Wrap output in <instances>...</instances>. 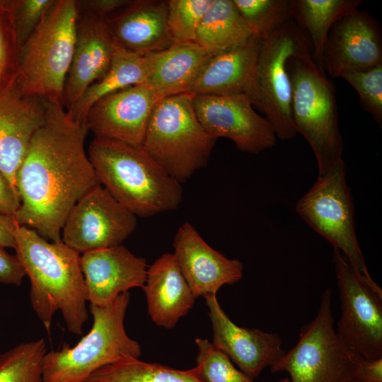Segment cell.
<instances>
[{"label":"cell","instance_id":"cell-1","mask_svg":"<svg viewBox=\"0 0 382 382\" xmlns=\"http://www.w3.org/2000/svg\"><path fill=\"white\" fill-rule=\"evenodd\" d=\"M88 128L62 105L46 102L44 123L35 133L16 173L19 225L52 242L78 200L100 185L85 149Z\"/></svg>","mask_w":382,"mask_h":382},{"label":"cell","instance_id":"cell-2","mask_svg":"<svg viewBox=\"0 0 382 382\" xmlns=\"http://www.w3.org/2000/svg\"><path fill=\"white\" fill-rule=\"evenodd\" d=\"M16 255L30 282L32 308L50 332L60 311L69 331L81 335L88 319L81 255L63 241H48L35 230L16 224Z\"/></svg>","mask_w":382,"mask_h":382},{"label":"cell","instance_id":"cell-3","mask_svg":"<svg viewBox=\"0 0 382 382\" xmlns=\"http://www.w3.org/2000/svg\"><path fill=\"white\" fill-rule=\"evenodd\" d=\"M87 154L99 183L137 216L151 217L180 204L181 183L141 146L95 137Z\"/></svg>","mask_w":382,"mask_h":382},{"label":"cell","instance_id":"cell-4","mask_svg":"<svg viewBox=\"0 0 382 382\" xmlns=\"http://www.w3.org/2000/svg\"><path fill=\"white\" fill-rule=\"evenodd\" d=\"M287 69L294 127L314 153L318 175H324L342 159L343 151L335 86L311 49L291 57Z\"/></svg>","mask_w":382,"mask_h":382},{"label":"cell","instance_id":"cell-5","mask_svg":"<svg viewBox=\"0 0 382 382\" xmlns=\"http://www.w3.org/2000/svg\"><path fill=\"white\" fill-rule=\"evenodd\" d=\"M76 0H54L20 50L16 83L26 95L63 106L78 18Z\"/></svg>","mask_w":382,"mask_h":382},{"label":"cell","instance_id":"cell-6","mask_svg":"<svg viewBox=\"0 0 382 382\" xmlns=\"http://www.w3.org/2000/svg\"><path fill=\"white\" fill-rule=\"evenodd\" d=\"M129 301L130 294L127 291L110 306L90 304L91 329L76 345L64 343L60 349L47 352L42 382H86L101 367L139 359L140 345L127 335L124 325Z\"/></svg>","mask_w":382,"mask_h":382},{"label":"cell","instance_id":"cell-7","mask_svg":"<svg viewBox=\"0 0 382 382\" xmlns=\"http://www.w3.org/2000/svg\"><path fill=\"white\" fill-rule=\"evenodd\" d=\"M193 96L183 93L161 98L151 114L141 145L180 183L207 166L217 140L199 122Z\"/></svg>","mask_w":382,"mask_h":382},{"label":"cell","instance_id":"cell-8","mask_svg":"<svg viewBox=\"0 0 382 382\" xmlns=\"http://www.w3.org/2000/svg\"><path fill=\"white\" fill-rule=\"evenodd\" d=\"M312 50L307 34L290 20L263 40L249 88L245 93L253 106L272 125L277 138L290 140L297 134L291 112L289 59Z\"/></svg>","mask_w":382,"mask_h":382},{"label":"cell","instance_id":"cell-9","mask_svg":"<svg viewBox=\"0 0 382 382\" xmlns=\"http://www.w3.org/2000/svg\"><path fill=\"white\" fill-rule=\"evenodd\" d=\"M331 290L322 294L316 318L303 325L296 345L270 366L287 372L291 382H353L361 357L342 342L334 328Z\"/></svg>","mask_w":382,"mask_h":382},{"label":"cell","instance_id":"cell-10","mask_svg":"<svg viewBox=\"0 0 382 382\" xmlns=\"http://www.w3.org/2000/svg\"><path fill=\"white\" fill-rule=\"evenodd\" d=\"M295 209L314 231L341 252L359 277L377 284L369 272L357 240L354 204L342 158L328 173L318 175L311 187L298 200Z\"/></svg>","mask_w":382,"mask_h":382},{"label":"cell","instance_id":"cell-11","mask_svg":"<svg viewBox=\"0 0 382 382\" xmlns=\"http://www.w3.org/2000/svg\"><path fill=\"white\" fill-rule=\"evenodd\" d=\"M332 262L342 311L337 334L357 356L382 358V289L359 277L335 248Z\"/></svg>","mask_w":382,"mask_h":382},{"label":"cell","instance_id":"cell-12","mask_svg":"<svg viewBox=\"0 0 382 382\" xmlns=\"http://www.w3.org/2000/svg\"><path fill=\"white\" fill-rule=\"evenodd\" d=\"M137 217L98 185L72 207L62 240L79 254L119 245L135 230Z\"/></svg>","mask_w":382,"mask_h":382},{"label":"cell","instance_id":"cell-13","mask_svg":"<svg viewBox=\"0 0 382 382\" xmlns=\"http://www.w3.org/2000/svg\"><path fill=\"white\" fill-rule=\"evenodd\" d=\"M192 102L202 126L215 139H229L240 151L255 154L276 144L272 125L246 95L194 96Z\"/></svg>","mask_w":382,"mask_h":382},{"label":"cell","instance_id":"cell-14","mask_svg":"<svg viewBox=\"0 0 382 382\" xmlns=\"http://www.w3.org/2000/svg\"><path fill=\"white\" fill-rule=\"evenodd\" d=\"M163 98L146 83L137 84L99 99L85 122L96 137L140 146L153 109Z\"/></svg>","mask_w":382,"mask_h":382},{"label":"cell","instance_id":"cell-15","mask_svg":"<svg viewBox=\"0 0 382 382\" xmlns=\"http://www.w3.org/2000/svg\"><path fill=\"white\" fill-rule=\"evenodd\" d=\"M378 22L368 12L355 9L338 19L328 35L322 68L337 78L347 71L382 63V37Z\"/></svg>","mask_w":382,"mask_h":382},{"label":"cell","instance_id":"cell-16","mask_svg":"<svg viewBox=\"0 0 382 382\" xmlns=\"http://www.w3.org/2000/svg\"><path fill=\"white\" fill-rule=\"evenodd\" d=\"M204 297L212 326V344L248 376L252 379L258 377L284 354L283 340L277 333L239 327L225 313L216 294Z\"/></svg>","mask_w":382,"mask_h":382},{"label":"cell","instance_id":"cell-17","mask_svg":"<svg viewBox=\"0 0 382 382\" xmlns=\"http://www.w3.org/2000/svg\"><path fill=\"white\" fill-rule=\"evenodd\" d=\"M178 265L195 298L216 294L225 284L238 282L243 265L212 248L189 222L178 229L173 240Z\"/></svg>","mask_w":382,"mask_h":382},{"label":"cell","instance_id":"cell-18","mask_svg":"<svg viewBox=\"0 0 382 382\" xmlns=\"http://www.w3.org/2000/svg\"><path fill=\"white\" fill-rule=\"evenodd\" d=\"M71 64L66 76L63 107L70 110L83 93L108 70L115 48L105 18L80 9Z\"/></svg>","mask_w":382,"mask_h":382},{"label":"cell","instance_id":"cell-19","mask_svg":"<svg viewBox=\"0 0 382 382\" xmlns=\"http://www.w3.org/2000/svg\"><path fill=\"white\" fill-rule=\"evenodd\" d=\"M45 112L46 101L25 94L16 81L0 94V172L16 192L17 171Z\"/></svg>","mask_w":382,"mask_h":382},{"label":"cell","instance_id":"cell-20","mask_svg":"<svg viewBox=\"0 0 382 382\" xmlns=\"http://www.w3.org/2000/svg\"><path fill=\"white\" fill-rule=\"evenodd\" d=\"M87 301L108 306L121 294L144 286L148 265L124 245L93 250L81 255Z\"/></svg>","mask_w":382,"mask_h":382},{"label":"cell","instance_id":"cell-21","mask_svg":"<svg viewBox=\"0 0 382 382\" xmlns=\"http://www.w3.org/2000/svg\"><path fill=\"white\" fill-rule=\"evenodd\" d=\"M168 1L131 0L105 18L114 43L139 54L163 51L173 44L167 25Z\"/></svg>","mask_w":382,"mask_h":382},{"label":"cell","instance_id":"cell-22","mask_svg":"<svg viewBox=\"0 0 382 382\" xmlns=\"http://www.w3.org/2000/svg\"><path fill=\"white\" fill-rule=\"evenodd\" d=\"M142 289L151 319L166 329L174 328L196 299L172 253L163 254L148 267Z\"/></svg>","mask_w":382,"mask_h":382},{"label":"cell","instance_id":"cell-23","mask_svg":"<svg viewBox=\"0 0 382 382\" xmlns=\"http://www.w3.org/2000/svg\"><path fill=\"white\" fill-rule=\"evenodd\" d=\"M262 42L252 35L245 43L214 54L188 93L193 96L245 95Z\"/></svg>","mask_w":382,"mask_h":382},{"label":"cell","instance_id":"cell-24","mask_svg":"<svg viewBox=\"0 0 382 382\" xmlns=\"http://www.w3.org/2000/svg\"><path fill=\"white\" fill-rule=\"evenodd\" d=\"M158 52L139 54L115 45L106 74L91 86L68 110L72 117L75 120L85 122L89 109L101 98L146 82L154 67Z\"/></svg>","mask_w":382,"mask_h":382},{"label":"cell","instance_id":"cell-25","mask_svg":"<svg viewBox=\"0 0 382 382\" xmlns=\"http://www.w3.org/2000/svg\"><path fill=\"white\" fill-rule=\"evenodd\" d=\"M213 56L195 42L173 43L158 52L145 83L163 98L188 93Z\"/></svg>","mask_w":382,"mask_h":382},{"label":"cell","instance_id":"cell-26","mask_svg":"<svg viewBox=\"0 0 382 382\" xmlns=\"http://www.w3.org/2000/svg\"><path fill=\"white\" fill-rule=\"evenodd\" d=\"M252 35L233 0H212L194 42L214 55L245 43Z\"/></svg>","mask_w":382,"mask_h":382},{"label":"cell","instance_id":"cell-27","mask_svg":"<svg viewBox=\"0 0 382 382\" xmlns=\"http://www.w3.org/2000/svg\"><path fill=\"white\" fill-rule=\"evenodd\" d=\"M361 4V0H291V19L307 34L314 59L321 68L324 47L332 25Z\"/></svg>","mask_w":382,"mask_h":382},{"label":"cell","instance_id":"cell-28","mask_svg":"<svg viewBox=\"0 0 382 382\" xmlns=\"http://www.w3.org/2000/svg\"><path fill=\"white\" fill-rule=\"evenodd\" d=\"M86 382H201L193 368L177 370L139 359H125L101 367Z\"/></svg>","mask_w":382,"mask_h":382},{"label":"cell","instance_id":"cell-29","mask_svg":"<svg viewBox=\"0 0 382 382\" xmlns=\"http://www.w3.org/2000/svg\"><path fill=\"white\" fill-rule=\"evenodd\" d=\"M43 339L21 343L0 354V382H42Z\"/></svg>","mask_w":382,"mask_h":382},{"label":"cell","instance_id":"cell-30","mask_svg":"<svg viewBox=\"0 0 382 382\" xmlns=\"http://www.w3.org/2000/svg\"><path fill=\"white\" fill-rule=\"evenodd\" d=\"M253 35L267 39L291 19V0H233Z\"/></svg>","mask_w":382,"mask_h":382},{"label":"cell","instance_id":"cell-31","mask_svg":"<svg viewBox=\"0 0 382 382\" xmlns=\"http://www.w3.org/2000/svg\"><path fill=\"white\" fill-rule=\"evenodd\" d=\"M198 348L196 366L193 368L201 382H253L233 364L224 352L207 339L196 338Z\"/></svg>","mask_w":382,"mask_h":382},{"label":"cell","instance_id":"cell-32","mask_svg":"<svg viewBox=\"0 0 382 382\" xmlns=\"http://www.w3.org/2000/svg\"><path fill=\"white\" fill-rule=\"evenodd\" d=\"M10 3L0 2V94L16 83L19 69L21 47Z\"/></svg>","mask_w":382,"mask_h":382},{"label":"cell","instance_id":"cell-33","mask_svg":"<svg viewBox=\"0 0 382 382\" xmlns=\"http://www.w3.org/2000/svg\"><path fill=\"white\" fill-rule=\"evenodd\" d=\"M212 0L168 1L167 25L173 43L194 42Z\"/></svg>","mask_w":382,"mask_h":382},{"label":"cell","instance_id":"cell-34","mask_svg":"<svg viewBox=\"0 0 382 382\" xmlns=\"http://www.w3.org/2000/svg\"><path fill=\"white\" fill-rule=\"evenodd\" d=\"M340 77L357 92L361 106L381 127L382 63L367 69L345 72Z\"/></svg>","mask_w":382,"mask_h":382},{"label":"cell","instance_id":"cell-35","mask_svg":"<svg viewBox=\"0 0 382 382\" xmlns=\"http://www.w3.org/2000/svg\"><path fill=\"white\" fill-rule=\"evenodd\" d=\"M54 0H11L14 28L20 47L42 22Z\"/></svg>","mask_w":382,"mask_h":382},{"label":"cell","instance_id":"cell-36","mask_svg":"<svg viewBox=\"0 0 382 382\" xmlns=\"http://www.w3.org/2000/svg\"><path fill=\"white\" fill-rule=\"evenodd\" d=\"M25 276V270L17 255L8 253L0 246V283L19 286Z\"/></svg>","mask_w":382,"mask_h":382},{"label":"cell","instance_id":"cell-37","mask_svg":"<svg viewBox=\"0 0 382 382\" xmlns=\"http://www.w3.org/2000/svg\"><path fill=\"white\" fill-rule=\"evenodd\" d=\"M131 0H81L77 1L80 9L106 18L126 6Z\"/></svg>","mask_w":382,"mask_h":382},{"label":"cell","instance_id":"cell-38","mask_svg":"<svg viewBox=\"0 0 382 382\" xmlns=\"http://www.w3.org/2000/svg\"><path fill=\"white\" fill-rule=\"evenodd\" d=\"M19 207L18 194L0 172V213L14 217Z\"/></svg>","mask_w":382,"mask_h":382},{"label":"cell","instance_id":"cell-39","mask_svg":"<svg viewBox=\"0 0 382 382\" xmlns=\"http://www.w3.org/2000/svg\"><path fill=\"white\" fill-rule=\"evenodd\" d=\"M354 381L382 382V358L366 359L361 357Z\"/></svg>","mask_w":382,"mask_h":382},{"label":"cell","instance_id":"cell-40","mask_svg":"<svg viewBox=\"0 0 382 382\" xmlns=\"http://www.w3.org/2000/svg\"><path fill=\"white\" fill-rule=\"evenodd\" d=\"M17 224L13 216L0 213V246L16 248L13 231Z\"/></svg>","mask_w":382,"mask_h":382},{"label":"cell","instance_id":"cell-41","mask_svg":"<svg viewBox=\"0 0 382 382\" xmlns=\"http://www.w3.org/2000/svg\"><path fill=\"white\" fill-rule=\"evenodd\" d=\"M278 382H291L289 378H283L280 379Z\"/></svg>","mask_w":382,"mask_h":382},{"label":"cell","instance_id":"cell-42","mask_svg":"<svg viewBox=\"0 0 382 382\" xmlns=\"http://www.w3.org/2000/svg\"><path fill=\"white\" fill-rule=\"evenodd\" d=\"M1 1V0H0V2Z\"/></svg>","mask_w":382,"mask_h":382},{"label":"cell","instance_id":"cell-43","mask_svg":"<svg viewBox=\"0 0 382 382\" xmlns=\"http://www.w3.org/2000/svg\"><path fill=\"white\" fill-rule=\"evenodd\" d=\"M353 382H355V381H353Z\"/></svg>","mask_w":382,"mask_h":382}]
</instances>
